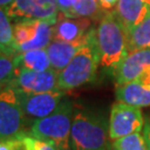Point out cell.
Listing matches in <instances>:
<instances>
[{
	"label": "cell",
	"instance_id": "6da1fadb",
	"mask_svg": "<svg viewBox=\"0 0 150 150\" xmlns=\"http://www.w3.org/2000/svg\"><path fill=\"white\" fill-rule=\"evenodd\" d=\"M109 120L100 111L75 107L70 134L71 150H111Z\"/></svg>",
	"mask_w": 150,
	"mask_h": 150
},
{
	"label": "cell",
	"instance_id": "7a4b0ae2",
	"mask_svg": "<svg viewBox=\"0 0 150 150\" xmlns=\"http://www.w3.org/2000/svg\"><path fill=\"white\" fill-rule=\"evenodd\" d=\"M96 40L100 66L115 74L129 52L127 31L115 11H109L102 16L96 29Z\"/></svg>",
	"mask_w": 150,
	"mask_h": 150
},
{
	"label": "cell",
	"instance_id": "3957f363",
	"mask_svg": "<svg viewBox=\"0 0 150 150\" xmlns=\"http://www.w3.org/2000/svg\"><path fill=\"white\" fill-rule=\"evenodd\" d=\"M75 107L70 99L64 98L54 112L32 121L26 134L54 145L57 150H71L70 134Z\"/></svg>",
	"mask_w": 150,
	"mask_h": 150
},
{
	"label": "cell",
	"instance_id": "277c9868",
	"mask_svg": "<svg viewBox=\"0 0 150 150\" xmlns=\"http://www.w3.org/2000/svg\"><path fill=\"white\" fill-rule=\"evenodd\" d=\"M100 56L97 46L96 29H90L87 43L58 74L59 90L68 91L90 83L96 79Z\"/></svg>",
	"mask_w": 150,
	"mask_h": 150
},
{
	"label": "cell",
	"instance_id": "5b68a950",
	"mask_svg": "<svg viewBox=\"0 0 150 150\" xmlns=\"http://www.w3.org/2000/svg\"><path fill=\"white\" fill-rule=\"evenodd\" d=\"M29 125L20 102V92L7 86L0 90V142L18 139Z\"/></svg>",
	"mask_w": 150,
	"mask_h": 150
},
{
	"label": "cell",
	"instance_id": "8992f818",
	"mask_svg": "<svg viewBox=\"0 0 150 150\" xmlns=\"http://www.w3.org/2000/svg\"><path fill=\"white\" fill-rule=\"evenodd\" d=\"M109 138L111 141L125 136L140 132L145 127V119L140 108L117 101L109 113Z\"/></svg>",
	"mask_w": 150,
	"mask_h": 150
},
{
	"label": "cell",
	"instance_id": "52a82bcc",
	"mask_svg": "<svg viewBox=\"0 0 150 150\" xmlns=\"http://www.w3.org/2000/svg\"><path fill=\"white\" fill-rule=\"evenodd\" d=\"M11 20H45L56 23L59 7L57 0H13L5 8Z\"/></svg>",
	"mask_w": 150,
	"mask_h": 150
},
{
	"label": "cell",
	"instance_id": "ba28073f",
	"mask_svg": "<svg viewBox=\"0 0 150 150\" xmlns=\"http://www.w3.org/2000/svg\"><path fill=\"white\" fill-rule=\"evenodd\" d=\"M8 86L13 87L22 93H41L59 90L58 72L52 68L46 71L16 69L15 76Z\"/></svg>",
	"mask_w": 150,
	"mask_h": 150
},
{
	"label": "cell",
	"instance_id": "9c48e42d",
	"mask_svg": "<svg viewBox=\"0 0 150 150\" xmlns=\"http://www.w3.org/2000/svg\"><path fill=\"white\" fill-rule=\"evenodd\" d=\"M20 92V91H19ZM66 91L54 90L41 93H22L20 92V102L29 125L54 112L60 102L64 99Z\"/></svg>",
	"mask_w": 150,
	"mask_h": 150
},
{
	"label": "cell",
	"instance_id": "30bf717a",
	"mask_svg": "<svg viewBox=\"0 0 150 150\" xmlns=\"http://www.w3.org/2000/svg\"><path fill=\"white\" fill-rule=\"evenodd\" d=\"M148 68H150V48L129 51L115 71L117 86L138 80Z\"/></svg>",
	"mask_w": 150,
	"mask_h": 150
},
{
	"label": "cell",
	"instance_id": "8fae6325",
	"mask_svg": "<svg viewBox=\"0 0 150 150\" xmlns=\"http://www.w3.org/2000/svg\"><path fill=\"white\" fill-rule=\"evenodd\" d=\"M89 31L76 41H62L58 39H52V41L46 48L50 59L51 68L59 74L71 61L75 54L87 43L89 38Z\"/></svg>",
	"mask_w": 150,
	"mask_h": 150
},
{
	"label": "cell",
	"instance_id": "7c38bea8",
	"mask_svg": "<svg viewBox=\"0 0 150 150\" xmlns=\"http://www.w3.org/2000/svg\"><path fill=\"white\" fill-rule=\"evenodd\" d=\"M150 7L144 0H118L115 13L128 32L146 18Z\"/></svg>",
	"mask_w": 150,
	"mask_h": 150
},
{
	"label": "cell",
	"instance_id": "4fadbf2b",
	"mask_svg": "<svg viewBox=\"0 0 150 150\" xmlns=\"http://www.w3.org/2000/svg\"><path fill=\"white\" fill-rule=\"evenodd\" d=\"M116 99L137 108L148 107L150 106V87L139 80L119 85L116 88Z\"/></svg>",
	"mask_w": 150,
	"mask_h": 150
},
{
	"label": "cell",
	"instance_id": "5bb4252c",
	"mask_svg": "<svg viewBox=\"0 0 150 150\" xmlns=\"http://www.w3.org/2000/svg\"><path fill=\"white\" fill-rule=\"evenodd\" d=\"M89 30V21L87 18H68L64 16L54 23V39L76 41L83 37Z\"/></svg>",
	"mask_w": 150,
	"mask_h": 150
},
{
	"label": "cell",
	"instance_id": "9a60e30c",
	"mask_svg": "<svg viewBox=\"0 0 150 150\" xmlns=\"http://www.w3.org/2000/svg\"><path fill=\"white\" fill-rule=\"evenodd\" d=\"M30 21V37L25 45L19 47V54L36 50L46 49L54 39V23L45 20H29Z\"/></svg>",
	"mask_w": 150,
	"mask_h": 150
},
{
	"label": "cell",
	"instance_id": "2e32d148",
	"mask_svg": "<svg viewBox=\"0 0 150 150\" xmlns=\"http://www.w3.org/2000/svg\"><path fill=\"white\" fill-rule=\"evenodd\" d=\"M17 69H26L31 71H46L51 69L47 49H36L20 52L15 57Z\"/></svg>",
	"mask_w": 150,
	"mask_h": 150
},
{
	"label": "cell",
	"instance_id": "e0dca14e",
	"mask_svg": "<svg viewBox=\"0 0 150 150\" xmlns=\"http://www.w3.org/2000/svg\"><path fill=\"white\" fill-rule=\"evenodd\" d=\"M0 50L11 57H16L19 54L15 39L13 26L4 7H0Z\"/></svg>",
	"mask_w": 150,
	"mask_h": 150
},
{
	"label": "cell",
	"instance_id": "ac0fdd59",
	"mask_svg": "<svg viewBox=\"0 0 150 150\" xmlns=\"http://www.w3.org/2000/svg\"><path fill=\"white\" fill-rule=\"evenodd\" d=\"M128 51L150 48V10L146 18L127 32Z\"/></svg>",
	"mask_w": 150,
	"mask_h": 150
},
{
	"label": "cell",
	"instance_id": "d6986e66",
	"mask_svg": "<svg viewBox=\"0 0 150 150\" xmlns=\"http://www.w3.org/2000/svg\"><path fill=\"white\" fill-rule=\"evenodd\" d=\"M113 150H147L144 134L140 132L125 136L112 141Z\"/></svg>",
	"mask_w": 150,
	"mask_h": 150
},
{
	"label": "cell",
	"instance_id": "ffe728a7",
	"mask_svg": "<svg viewBox=\"0 0 150 150\" xmlns=\"http://www.w3.org/2000/svg\"><path fill=\"white\" fill-rule=\"evenodd\" d=\"M16 69L15 57H11L0 50V90L10 83Z\"/></svg>",
	"mask_w": 150,
	"mask_h": 150
},
{
	"label": "cell",
	"instance_id": "44dd1931",
	"mask_svg": "<svg viewBox=\"0 0 150 150\" xmlns=\"http://www.w3.org/2000/svg\"><path fill=\"white\" fill-rule=\"evenodd\" d=\"M98 0H78L68 18H91L99 12Z\"/></svg>",
	"mask_w": 150,
	"mask_h": 150
},
{
	"label": "cell",
	"instance_id": "7402d4cb",
	"mask_svg": "<svg viewBox=\"0 0 150 150\" xmlns=\"http://www.w3.org/2000/svg\"><path fill=\"white\" fill-rule=\"evenodd\" d=\"M20 140L22 150H57L54 145L45 140L38 139L29 134H25L22 137H20Z\"/></svg>",
	"mask_w": 150,
	"mask_h": 150
},
{
	"label": "cell",
	"instance_id": "603a6c76",
	"mask_svg": "<svg viewBox=\"0 0 150 150\" xmlns=\"http://www.w3.org/2000/svg\"><path fill=\"white\" fill-rule=\"evenodd\" d=\"M78 0H57V4L59 7V11L62 13V16L69 17L72 8L75 7Z\"/></svg>",
	"mask_w": 150,
	"mask_h": 150
},
{
	"label": "cell",
	"instance_id": "cb8c5ba5",
	"mask_svg": "<svg viewBox=\"0 0 150 150\" xmlns=\"http://www.w3.org/2000/svg\"><path fill=\"white\" fill-rule=\"evenodd\" d=\"M142 134L146 141L147 150H150V119H148L145 123V127L142 129Z\"/></svg>",
	"mask_w": 150,
	"mask_h": 150
},
{
	"label": "cell",
	"instance_id": "d4e9b609",
	"mask_svg": "<svg viewBox=\"0 0 150 150\" xmlns=\"http://www.w3.org/2000/svg\"><path fill=\"white\" fill-rule=\"evenodd\" d=\"M98 2H99V5H100V7H101L102 9H105V10H111V9H113L116 7L118 0H98Z\"/></svg>",
	"mask_w": 150,
	"mask_h": 150
},
{
	"label": "cell",
	"instance_id": "484cf974",
	"mask_svg": "<svg viewBox=\"0 0 150 150\" xmlns=\"http://www.w3.org/2000/svg\"><path fill=\"white\" fill-rule=\"evenodd\" d=\"M138 80H139L140 82H142L144 85H146V86L150 87V68H148L142 75L140 76Z\"/></svg>",
	"mask_w": 150,
	"mask_h": 150
},
{
	"label": "cell",
	"instance_id": "4316f807",
	"mask_svg": "<svg viewBox=\"0 0 150 150\" xmlns=\"http://www.w3.org/2000/svg\"><path fill=\"white\" fill-rule=\"evenodd\" d=\"M13 0H0V7L6 8L7 6H9Z\"/></svg>",
	"mask_w": 150,
	"mask_h": 150
},
{
	"label": "cell",
	"instance_id": "83f0119b",
	"mask_svg": "<svg viewBox=\"0 0 150 150\" xmlns=\"http://www.w3.org/2000/svg\"><path fill=\"white\" fill-rule=\"evenodd\" d=\"M144 1H145L146 4H147V5H148L150 7V0H144Z\"/></svg>",
	"mask_w": 150,
	"mask_h": 150
}]
</instances>
